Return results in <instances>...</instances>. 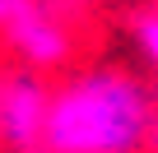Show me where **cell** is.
Here are the masks:
<instances>
[{"instance_id":"6da1fadb","label":"cell","mask_w":158,"mask_h":153,"mask_svg":"<svg viewBox=\"0 0 158 153\" xmlns=\"http://www.w3.org/2000/svg\"><path fill=\"white\" fill-rule=\"evenodd\" d=\"M153 121V88L139 74L98 60L51 88L42 153H144Z\"/></svg>"},{"instance_id":"7a4b0ae2","label":"cell","mask_w":158,"mask_h":153,"mask_svg":"<svg viewBox=\"0 0 158 153\" xmlns=\"http://www.w3.org/2000/svg\"><path fill=\"white\" fill-rule=\"evenodd\" d=\"M51 84L42 70L14 65L0 74V148L10 153H42V125H47Z\"/></svg>"},{"instance_id":"3957f363","label":"cell","mask_w":158,"mask_h":153,"mask_svg":"<svg viewBox=\"0 0 158 153\" xmlns=\"http://www.w3.org/2000/svg\"><path fill=\"white\" fill-rule=\"evenodd\" d=\"M0 33H5L10 51L23 65H33V70H65L74 60V33H70V23L60 14H51L42 0L28 5L23 14H14Z\"/></svg>"},{"instance_id":"277c9868","label":"cell","mask_w":158,"mask_h":153,"mask_svg":"<svg viewBox=\"0 0 158 153\" xmlns=\"http://www.w3.org/2000/svg\"><path fill=\"white\" fill-rule=\"evenodd\" d=\"M130 42H135V51L158 70V5H153V10H139V14L130 19Z\"/></svg>"},{"instance_id":"5b68a950","label":"cell","mask_w":158,"mask_h":153,"mask_svg":"<svg viewBox=\"0 0 158 153\" xmlns=\"http://www.w3.org/2000/svg\"><path fill=\"white\" fill-rule=\"evenodd\" d=\"M28 5H37V0H0V28H5V23H10L14 14H23Z\"/></svg>"},{"instance_id":"8992f818","label":"cell","mask_w":158,"mask_h":153,"mask_svg":"<svg viewBox=\"0 0 158 153\" xmlns=\"http://www.w3.org/2000/svg\"><path fill=\"white\" fill-rule=\"evenodd\" d=\"M149 144H153V148H158V121H153V135H149Z\"/></svg>"}]
</instances>
